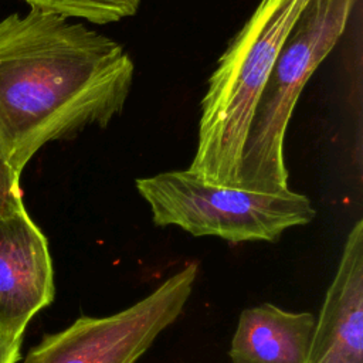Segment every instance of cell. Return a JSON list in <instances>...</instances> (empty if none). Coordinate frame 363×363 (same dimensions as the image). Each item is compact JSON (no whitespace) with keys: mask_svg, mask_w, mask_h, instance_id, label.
Returning <instances> with one entry per match:
<instances>
[{"mask_svg":"<svg viewBox=\"0 0 363 363\" xmlns=\"http://www.w3.org/2000/svg\"><path fill=\"white\" fill-rule=\"evenodd\" d=\"M135 65L115 40L31 7L0 20V159L20 179L48 142L122 112Z\"/></svg>","mask_w":363,"mask_h":363,"instance_id":"obj_1","label":"cell"},{"mask_svg":"<svg viewBox=\"0 0 363 363\" xmlns=\"http://www.w3.org/2000/svg\"><path fill=\"white\" fill-rule=\"evenodd\" d=\"M308 0H261L208 79L189 167L206 183L238 187L252 115L286 34Z\"/></svg>","mask_w":363,"mask_h":363,"instance_id":"obj_2","label":"cell"},{"mask_svg":"<svg viewBox=\"0 0 363 363\" xmlns=\"http://www.w3.org/2000/svg\"><path fill=\"white\" fill-rule=\"evenodd\" d=\"M357 0H308L286 34L257 102L245 138L238 187L288 189L284 140L308 79L343 34Z\"/></svg>","mask_w":363,"mask_h":363,"instance_id":"obj_3","label":"cell"},{"mask_svg":"<svg viewBox=\"0 0 363 363\" xmlns=\"http://www.w3.org/2000/svg\"><path fill=\"white\" fill-rule=\"evenodd\" d=\"M156 225H179L193 235H216L230 242L277 241L289 227L313 220L316 211L305 194L257 191L206 183L187 170L136 180Z\"/></svg>","mask_w":363,"mask_h":363,"instance_id":"obj_4","label":"cell"},{"mask_svg":"<svg viewBox=\"0 0 363 363\" xmlns=\"http://www.w3.org/2000/svg\"><path fill=\"white\" fill-rule=\"evenodd\" d=\"M191 262L135 305L104 318L81 316L34 346L24 363H136L182 313L197 277Z\"/></svg>","mask_w":363,"mask_h":363,"instance_id":"obj_5","label":"cell"},{"mask_svg":"<svg viewBox=\"0 0 363 363\" xmlns=\"http://www.w3.org/2000/svg\"><path fill=\"white\" fill-rule=\"evenodd\" d=\"M48 241L24 206L0 216V329L23 336L54 299Z\"/></svg>","mask_w":363,"mask_h":363,"instance_id":"obj_6","label":"cell"},{"mask_svg":"<svg viewBox=\"0 0 363 363\" xmlns=\"http://www.w3.org/2000/svg\"><path fill=\"white\" fill-rule=\"evenodd\" d=\"M305 363H363V221L349 233Z\"/></svg>","mask_w":363,"mask_h":363,"instance_id":"obj_7","label":"cell"},{"mask_svg":"<svg viewBox=\"0 0 363 363\" xmlns=\"http://www.w3.org/2000/svg\"><path fill=\"white\" fill-rule=\"evenodd\" d=\"M315 316L286 312L272 303L241 312L231 340L233 363H305Z\"/></svg>","mask_w":363,"mask_h":363,"instance_id":"obj_8","label":"cell"},{"mask_svg":"<svg viewBox=\"0 0 363 363\" xmlns=\"http://www.w3.org/2000/svg\"><path fill=\"white\" fill-rule=\"evenodd\" d=\"M34 9L79 17L95 24H106L130 17L136 13L140 0H24Z\"/></svg>","mask_w":363,"mask_h":363,"instance_id":"obj_9","label":"cell"},{"mask_svg":"<svg viewBox=\"0 0 363 363\" xmlns=\"http://www.w3.org/2000/svg\"><path fill=\"white\" fill-rule=\"evenodd\" d=\"M23 204L20 179L0 159V216L7 214Z\"/></svg>","mask_w":363,"mask_h":363,"instance_id":"obj_10","label":"cell"},{"mask_svg":"<svg viewBox=\"0 0 363 363\" xmlns=\"http://www.w3.org/2000/svg\"><path fill=\"white\" fill-rule=\"evenodd\" d=\"M21 339L0 329V363H16L20 359Z\"/></svg>","mask_w":363,"mask_h":363,"instance_id":"obj_11","label":"cell"}]
</instances>
